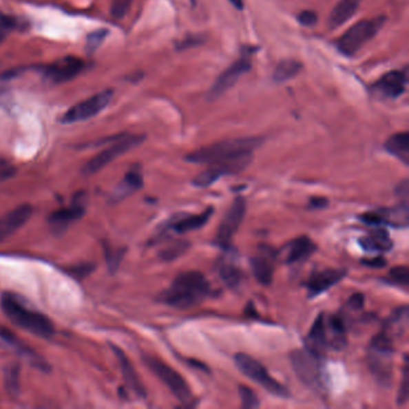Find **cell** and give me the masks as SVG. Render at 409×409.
Segmentation results:
<instances>
[{"label":"cell","mask_w":409,"mask_h":409,"mask_svg":"<svg viewBox=\"0 0 409 409\" xmlns=\"http://www.w3.org/2000/svg\"><path fill=\"white\" fill-rule=\"evenodd\" d=\"M210 293V284L198 271H185L178 275L172 284L158 294V302L174 308H190L204 302Z\"/></svg>","instance_id":"obj_1"},{"label":"cell","mask_w":409,"mask_h":409,"mask_svg":"<svg viewBox=\"0 0 409 409\" xmlns=\"http://www.w3.org/2000/svg\"><path fill=\"white\" fill-rule=\"evenodd\" d=\"M263 143L260 137H242L216 142L203 148L197 149L185 156L186 161L197 165H211L224 160L253 154V150Z\"/></svg>","instance_id":"obj_2"},{"label":"cell","mask_w":409,"mask_h":409,"mask_svg":"<svg viewBox=\"0 0 409 409\" xmlns=\"http://www.w3.org/2000/svg\"><path fill=\"white\" fill-rule=\"evenodd\" d=\"M1 308L9 319L39 337L48 339L54 334V326L50 318L40 312L29 310L12 294L1 297Z\"/></svg>","instance_id":"obj_3"},{"label":"cell","mask_w":409,"mask_h":409,"mask_svg":"<svg viewBox=\"0 0 409 409\" xmlns=\"http://www.w3.org/2000/svg\"><path fill=\"white\" fill-rule=\"evenodd\" d=\"M386 22V17L383 14L360 21L352 25L344 35H341L335 45L344 56H354L365 43L376 36Z\"/></svg>","instance_id":"obj_4"},{"label":"cell","mask_w":409,"mask_h":409,"mask_svg":"<svg viewBox=\"0 0 409 409\" xmlns=\"http://www.w3.org/2000/svg\"><path fill=\"white\" fill-rule=\"evenodd\" d=\"M291 364L297 378L308 386L311 390L322 391L323 389V368L322 359L307 348L293 350L291 355Z\"/></svg>","instance_id":"obj_5"},{"label":"cell","mask_w":409,"mask_h":409,"mask_svg":"<svg viewBox=\"0 0 409 409\" xmlns=\"http://www.w3.org/2000/svg\"><path fill=\"white\" fill-rule=\"evenodd\" d=\"M143 360L149 370H151L154 375L167 386L178 401H180L186 406L191 405V402L193 401L192 392H191L190 386H187V383L180 373H178L174 368L153 355H143Z\"/></svg>","instance_id":"obj_6"},{"label":"cell","mask_w":409,"mask_h":409,"mask_svg":"<svg viewBox=\"0 0 409 409\" xmlns=\"http://www.w3.org/2000/svg\"><path fill=\"white\" fill-rule=\"evenodd\" d=\"M234 360L242 375L263 386L268 392L279 397H289V391L287 388L270 376L269 372L266 371V368L258 360L245 353H238L234 357Z\"/></svg>","instance_id":"obj_7"},{"label":"cell","mask_w":409,"mask_h":409,"mask_svg":"<svg viewBox=\"0 0 409 409\" xmlns=\"http://www.w3.org/2000/svg\"><path fill=\"white\" fill-rule=\"evenodd\" d=\"M145 140L143 135H121L116 137L114 143H112L111 147L103 150L101 153L95 155L93 158H90L88 162L84 165L83 173L85 176H92L101 171L103 167L114 161L116 158L121 155L130 151L131 149L136 148L142 145Z\"/></svg>","instance_id":"obj_8"},{"label":"cell","mask_w":409,"mask_h":409,"mask_svg":"<svg viewBox=\"0 0 409 409\" xmlns=\"http://www.w3.org/2000/svg\"><path fill=\"white\" fill-rule=\"evenodd\" d=\"M255 52H256L255 47H251V48L245 47L242 50V56L238 61H234L232 65L228 66L227 69L216 78L214 84L211 85V88L207 94V100H209V101L218 100L222 94L226 93L227 90L232 88L234 84L237 83L242 74L251 70V54Z\"/></svg>","instance_id":"obj_9"},{"label":"cell","mask_w":409,"mask_h":409,"mask_svg":"<svg viewBox=\"0 0 409 409\" xmlns=\"http://www.w3.org/2000/svg\"><path fill=\"white\" fill-rule=\"evenodd\" d=\"M253 154H245L238 158H231V160H224L220 162L211 163L208 165V168L200 172L198 176H196L195 179L192 180V184L197 187H208L213 185L215 182H218L220 178L223 176H232L242 172L247 169L250 163L252 162Z\"/></svg>","instance_id":"obj_10"},{"label":"cell","mask_w":409,"mask_h":409,"mask_svg":"<svg viewBox=\"0 0 409 409\" xmlns=\"http://www.w3.org/2000/svg\"><path fill=\"white\" fill-rule=\"evenodd\" d=\"M112 98H113V90L106 89L90 98H85L81 103H76L69 111L64 113V116H61V124H74V123L92 119L93 116H98V113H101L105 108L107 107Z\"/></svg>","instance_id":"obj_11"},{"label":"cell","mask_w":409,"mask_h":409,"mask_svg":"<svg viewBox=\"0 0 409 409\" xmlns=\"http://www.w3.org/2000/svg\"><path fill=\"white\" fill-rule=\"evenodd\" d=\"M247 214V200L242 197H237L233 200L232 204L228 208L227 213L223 216L220 223L219 229L216 233V244L220 247H226L229 245L234 234L238 232L244 218Z\"/></svg>","instance_id":"obj_12"},{"label":"cell","mask_w":409,"mask_h":409,"mask_svg":"<svg viewBox=\"0 0 409 409\" xmlns=\"http://www.w3.org/2000/svg\"><path fill=\"white\" fill-rule=\"evenodd\" d=\"M84 61L77 56H64L43 69L45 77L52 83H64L74 78L84 69Z\"/></svg>","instance_id":"obj_13"},{"label":"cell","mask_w":409,"mask_h":409,"mask_svg":"<svg viewBox=\"0 0 409 409\" xmlns=\"http://www.w3.org/2000/svg\"><path fill=\"white\" fill-rule=\"evenodd\" d=\"M214 213L213 208H208L202 214L197 215H179L178 218H173L169 220L163 227L160 229V234L155 238L156 240H161L165 233L168 231L184 234V233L192 232L196 229L203 227L205 223L208 222L210 216Z\"/></svg>","instance_id":"obj_14"},{"label":"cell","mask_w":409,"mask_h":409,"mask_svg":"<svg viewBox=\"0 0 409 409\" xmlns=\"http://www.w3.org/2000/svg\"><path fill=\"white\" fill-rule=\"evenodd\" d=\"M407 83V71L394 70L378 79L372 89L383 98H396L405 93Z\"/></svg>","instance_id":"obj_15"},{"label":"cell","mask_w":409,"mask_h":409,"mask_svg":"<svg viewBox=\"0 0 409 409\" xmlns=\"http://www.w3.org/2000/svg\"><path fill=\"white\" fill-rule=\"evenodd\" d=\"M276 257V252L269 247H260V252L252 257V273L260 284L269 286L273 282Z\"/></svg>","instance_id":"obj_16"},{"label":"cell","mask_w":409,"mask_h":409,"mask_svg":"<svg viewBox=\"0 0 409 409\" xmlns=\"http://www.w3.org/2000/svg\"><path fill=\"white\" fill-rule=\"evenodd\" d=\"M33 214V207L21 204L0 218V242L11 237L27 222Z\"/></svg>","instance_id":"obj_17"},{"label":"cell","mask_w":409,"mask_h":409,"mask_svg":"<svg viewBox=\"0 0 409 409\" xmlns=\"http://www.w3.org/2000/svg\"><path fill=\"white\" fill-rule=\"evenodd\" d=\"M346 271L341 269H324L316 271L306 282L308 297H318L344 279Z\"/></svg>","instance_id":"obj_18"},{"label":"cell","mask_w":409,"mask_h":409,"mask_svg":"<svg viewBox=\"0 0 409 409\" xmlns=\"http://www.w3.org/2000/svg\"><path fill=\"white\" fill-rule=\"evenodd\" d=\"M315 251L316 244L310 238L302 235L284 245L281 258L286 264H297L306 260Z\"/></svg>","instance_id":"obj_19"},{"label":"cell","mask_w":409,"mask_h":409,"mask_svg":"<svg viewBox=\"0 0 409 409\" xmlns=\"http://www.w3.org/2000/svg\"><path fill=\"white\" fill-rule=\"evenodd\" d=\"M81 195H82V192H79L78 198H74V203H72L70 208L56 210V213H53L48 218L52 228L56 233L65 231L71 222H74V220L79 219L84 214L85 208H84L83 197H81Z\"/></svg>","instance_id":"obj_20"},{"label":"cell","mask_w":409,"mask_h":409,"mask_svg":"<svg viewBox=\"0 0 409 409\" xmlns=\"http://www.w3.org/2000/svg\"><path fill=\"white\" fill-rule=\"evenodd\" d=\"M328 346H329V341H328L326 321H324V315L321 313L319 316L317 317L316 321L312 324L311 329L308 331L305 348L323 358L326 355Z\"/></svg>","instance_id":"obj_21"},{"label":"cell","mask_w":409,"mask_h":409,"mask_svg":"<svg viewBox=\"0 0 409 409\" xmlns=\"http://www.w3.org/2000/svg\"><path fill=\"white\" fill-rule=\"evenodd\" d=\"M113 350H114V354H116V357L119 360V364H120L121 372H123V376L125 379L126 386H129L130 390L134 391L138 397H145V386L142 384L140 377L137 375V372L132 366L129 358L118 347L113 346Z\"/></svg>","instance_id":"obj_22"},{"label":"cell","mask_w":409,"mask_h":409,"mask_svg":"<svg viewBox=\"0 0 409 409\" xmlns=\"http://www.w3.org/2000/svg\"><path fill=\"white\" fill-rule=\"evenodd\" d=\"M391 354L390 352H383L377 349L370 348L368 352V364L373 375L381 383H388L391 375Z\"/></svg>","instance_id":"obj_23"},{"label":"cell","mask_w":409,"mask_h":409,"mask_svg":"<svg viewBox=\"0 0 409 409\" xmlns=\"http://www.w3.org/2000/svg\"><path fill=\"white\" fill-rule=\"evenodd\" d=\"M363 0H339L331 10L328 23L331 29L337 28L346 23L352 16L355 14Z\"/></svg>","instance_id":"obj_24"},{"label":"cell","mask_w":409,"mask_h":409,"mask_svg":"<svg viewBox=\"0 0 409 409\" xmlns=\"http://www.w3.org/2000/svg\"><path fill=\"white\" fill-rule=\"evenodd\" d=\"M360 245L365 251L386 252L391 250L392 240L389 237V233L383 228H377L366 237L360 239Z\"/></svg>","instance_id":"obj_25"},{"label":"cell","mask_w":409,"mask_h":409,"mask_svg":"<svg viewBox=\"0 0 409 409\" xmlns=\"http://www.w3.org/2000/svg\"><path fill=\"white\" fill-rule=\"evenodd\" d=\"M386 150L392 156L399 158L401 162L409 165V134L408 132H399L391 136L386 142Z\"/></svg>","instance_id":"obj_26"},{"label":"cell","mask_w":409,"mask_h":409,"mask_svg":"<svg viewBox=\"0 0 409 409\" xmlns=\"http://www.w3.org/2000/svg\"><path fill=\"white\" fill-rule=\"evenodd\" d=\"M143 186V177L140 169L132 168L129 172L126 173L123 182L116 187L114 198L116 200H123L127 196L134 193L137 190H140Z\"/></svg>","instance_id":"obj_27"},{"label":"cell","mask_w":409,"mask_h":409,"mask_svg":"<svg viewBox=\"0 0 409 409\" xmlns=\"http://www.w3.org/2000/svg\"><path fill=\"white\" fill-rule=\"evenodd\" d=\"M302 69V63L295 61V59H284V61H280L277 66L275 67L274 74L273 78L275 82L277 83H282L286 81L295 77Z\"/></svg>","instance_id":"obj_28"},{"label":"cell","mask_w":409,"mask_h":409,"mask_svg":"<svg viewBox=\"0 0 409 409\" xmlns=\"http://www.w3.org/2000/svg\"><path fill=\"white\" fill-rule=\"evenodd\" d=\"M220 279L222 280L223 284L228 286L229 289H235L242 281V270L238 268L237 265L224 262L219 266Z\"/></svg>","instance_id":"obj_29"},{"label":"cell","mask_w":409,"mask_h":409,"mask_svg":"<svg viewBox=\"0 0 409 409\" xmlns=\"http://www.w3.org/2000/svg\"><path fill=\"white\" fill-rule=\"evenodd\" d=\"M189 247H190V244L185 240H176L160 252V257H161V260H167V262L168 260H177L178 257L182 256L187 251Z\"/></svg>","instance_id":"obj_30"},{"label":"cell","mask_w":409,"mask_h":409,"mask_svg":"<svg viewBox=\"0 0 409 409\" xmlns=\"http://www.w3.org/2000/svg\"><path fill=\"white\" fill-rule=\"evenodd\" d=\"M5 386L11 396H17L19 392V365H10L5 370Z\"/></svg>","instance_id":"obj_31"},{"label":"cell","mask_w":409,"mask_h":409,"mask_svg":"<svg viewBox=\"0 0 409 409\" xmlns=\"http://www.w3.org/2000/svg\"><path fill=\"white\" fill-rule=\"evenodd\" d=\"M386 281L389 284H399L401 287H408L409 268L407 265L395 266L389 271Z\"/></svg>","instance_id":"obj_32"},{"label":"cell","mask_w":409,"mask_h":409,"mask_svg":"<svg viewBox=\"0 0 409 409\" xmlns=\"http://www.w3.org/2000/svg\"><path fill=\"white\" fill-rule=\"evenodd\" d=\"M239 395L242 399V406L244 408L251 409L260 407V400L251 388L247 386H239Z\"/></svg>","instance_id":"obj_33"},{"label":"cell","mask_w":409,"mask_h":409,"mask_svg":"<svg viewBox=\"0 0 409 409\" xmlns=\"http://www.w3.org/2000/svg\"><path fill=\"white\" fill-rule=\"evenodd\" d=\"M408 358L407 354L405 355V365H403V372H402V381H401L400 389H399V395H397V403L403 405L407 399H408Z\"/></svg>","instance_id":"obj_34"},{"label":"cell","mask_w":409,"mask_h":409,"mask_svg":"<svg viewBox=\"0 0 409 409\" xmlns=\"http://www.w3.org/2000/svg\"><path fill=\"white\" fill-rule=\"evenodd\" d=\"M134 0H112L111 14L113 19H121L129 12Z\"/></svg>","instance_id":"obj_35"},{"label":"cell","mask_w":409,"mask_h":409,"mask_svg":"<svg viewBox=\"0 0 409 409\" xmlns=\"http://www.w3.org/2000/svg\"><path fill=\"white\" fill-rule=\"evenodd\" d=\"M107 29H98L96 32L89 34L88 37H87V48H88V51H95L103 43L105 37L107 36Z\"/></svg>","instance_id":"obj_36"},{"label":"cell","mask_w":409,"mask_h":409,"mask_svg":"<svg viewBox=\"0 0 409 409\" xmlns=\"http://www.w3.org/2000/svg\"><path fill=\"white\" fill-rule=\"evenodd\" d=\"M125 253V249H116V250H106V260H107L108 266L111 268L112 271H116L118 266L120 264V260H123Z\"/></svg>","instance_id":"obj_37"},{"label":"cell","mask_w":409,"mask_h":409,"mask_svg":"<svg viewBox=\"0 0 409 409\" xmlns=\"http://www.w3.org/2000/svg\"><path fill=\"white\" fill-rule=\"evenodd\" d=\"M205 41V37L202 36L200 34H196V35H189V36H186L184 40H182L179 45H178V50H187V48H191V47L198 46L200 43H203Z\"/></svg>","instance_id":"obj_38"},{"label":"cell","mask_w":409,"mask_h":409,"mask_svg":"<svg viewBox=\"0 0 409 409\" xmlns=\"http://www.w3.org/2000/svg\"><path fill=\"white\" fill-rule=\"evenodd\" d=\"M297 21H299V23L302 24V25L311 27L313 24L317 23L316 12H315V11H311V10L302 11L300 14H297Z\"/></svg>","instance_id":"obj_39"},{"label":"cell","mask_w":409,"mask_h":409,"mask_svg":"<svg viewBox=\"0 0 409 409\" xmlns=\"http://www.w3.org/2000/svg\"><path fill=\"white\" fill-rule=\"evenodd\" d=\"M396 195L400 198L401 203H408L409 185L408 179H405L396 186Z\"/></svg>","instance_id":"obj_40"},{"label":"cell","mask_w":409,"mask_h":409,"mask_svg":"<svg viewBox=\"0 0 409 409\" xmlns=\"http://www.w3.org/2000/svg\"><path fill=\"white\" fill-rule=\"evenodd\" d=\"M364 300L365 297L363 293H355L349 297L348 306L353 310H361L364 306Z\"/></svg>","instance_id":"obj_41"},{"label":"cell","mask_w":409,"mask_h":409,"mask_svg":"<svg viewBox=\"0 0 409 409\" xmlns=\"http://www.w3.org/2000/svg\"><path fill=\"white\" fill-rule=\"evenodd\" d=\"M363 263L368 266H372V268H381L386 265V260L383 257H375L371 260H363Z\"/></svg>","instance_id":"obj_42"},{"label":"cell","mask_w":409,"mask_h":409,"mask_svg":"<svg viewBox=\"0 0 409 409\" xmlns=\"http://www.w3.org/2000/svg\"><path fill=\"white\" fill-rule=\"evenodd\" d=\"M326 205H328V200L326 198H311L310 200V204H308V208H312V209H323V208H326Z\"/></svg>","instance_id":"obj_43"},{"label":"cell","mask_w":409,"mask_h":409,"mask_svg":"<svg viewBox=\"0 0 409 409\" xmlns=\"http://www.w3.org/2000/svg\"><path fill=\"white\" fill-rule=\"evenodd\" d=\"M9 32H11V29L8 28V27H3V25L0 27V43H1V41H3V40H4L5 36L8 35V33H9Z\"/></svg>","instance_id":"obj_44"},{"label":"cell","mask_w":409,"mask_h":409,"mask_svg":"<svg viewBox=\"0 0 409 409\" xmlns=\"http://www.w3.org/2000/svg\"><path fill=\"white\" fill-rule=\"evenodd\" d=\"M232 3L234 8H237L238 10L244 9V1L242 0H229Z\"/></svg>","instance_id":"obj_45"},{"label":"cell","mask_w":409,"mask_h":409,"mask_svg":"<svg viewBox=\"0 0 409 409\" xmlns=\"http://www.w3.org/2000/svg\"><path fill=\"white\" fill-rule=\"evenodd\" d=\"M191 3H195L196 0H190Z\"/></svg>","instance_id":"obj_46"}]
</instances>
